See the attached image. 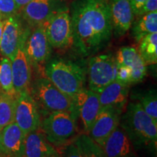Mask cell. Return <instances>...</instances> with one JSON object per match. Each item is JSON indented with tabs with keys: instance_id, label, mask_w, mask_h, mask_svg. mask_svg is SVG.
I'll return each mask as SVG.
<instances>
[{
	"instance_id": "obj_1",
	"label": "cell",
	"mask_w": 157,
	"mask_h": 157,
	"mask_svg": "<svg viewBox=\"0 0 157 157\" xmlns=\"http://www.w3.org/2000/svg\"><path fill=\"white\" fill-rule=\"evenodd\" d=\"M69 13L76 52L87 58L105 49L113 36L109 0H74Z\"/></svg>"
},
{
	"instance_id": "obj_2",
	"label": "cell",
	"mask_w": 157,
	"mask_h": 157,
	"mask_svg": "<svg viewBox=\"0 0 157 157\" xmlns=\"http://www.w3.org/2000/svg\"><path fill=\"white\" fill-rule=\"evenodd\" d=\"M119 126L135 146L156 151L157 121L147 114L137 102H131L127 105L124 113L121 116Z\"/></svg>"
},
{
	"instance_id": "obj_3",
	"label": "cell",
	"mask_w": 157,
	"mask_h": 157,
	"mask_svg": "<svg viewBox=\"0 0 157 157\" xmlns=\"http://www.w3.org/2000/svg\"><path fill=\"white\" fill-rule=\"evenodd\" d=\"M44 75L59 90L73 99L85 88L86 70L71 60L62 58L50 60L45 65Z\"/></svg>"
},
{
	"instance_id": "obj_4",
	"label": "cell",
	"mask_w": 157,
	"mask_h": 157,
	"mask_svg": "<svg viewBox=\"0 0 157 157\" xmlns=\"http://www.w3.org/2000/svg\"><path fill=\"white\" fill-rule=\"evenodd\" d=\"M29 92L40 114L42 113L45 117L51 113L65 111L78 117L73 98L62 93L45 76H39L31 82Z\"/></svg>"
},
{
	"instance_id": "obj_5",
	"label": "cell",
	"mask_w": 157,
	"mask_h": 157,
	"mask_svg": "<svg viewBox=\"0 0 157 157\" xmlns=\"http://www.w3.org/2000/svg\"><path fill=\"white\" fill-rule=\"evenodd\" d=\"M76 119L71 113L65 111L51 113L41 120L40 129L52 146L61 147L73 140L77 131Z\"/></svg>"
},
{
	"instance_id": "obj_6",
	"label": "cell",
	"mask_w": 157,
	"mask_h": 157,
	"mask_svg": "<svg viewBox=\"0 0 157 157\" xmlns=\"http://www.w3.org/2000/svg\"><path fill=\"white\" fill-rule=\"evenodd\" d=\"M117 63L112 54H100L91 56L86 69V78L89 89L99 93L106 86L115 81Z\"/></svg>"
},
{
	"instance_id": "obj_7",
	"label": "cell",
	"mask_w": 157,
	"mask_h": 157,
	"mask_svg": "<svg viewBox=\"0 0 157 157\" xmlns=\"http://www.w3.org/2000/svg\"><path fill=\"white\" fill-rule=\"evenodd\" d=\"M25 51L31 68L44 76L45 65L50 60L52 48L47 37L44 25L31 29L25 42Z\"/></svg>"
},
{
	"instance_id": "obj_8",
	"label": "cell",
	"mask_w": 157,
	"mask_h": 157,
	"mask_svg": "<svg viewBox=\"0 0 157 157\" xmlns=\"http://www.w3.org/2000/svg\"><path fill=\"white\" fill-rule=\"evenodd\" d=\"M68 8L64 0H33L19 11L31 29L44 25L58 13Z\"/></svg>"
},
{
	"instance_id": "obj_9",
	"label": "cell",
	"mask_w": 157,
	"mask_h": 157,
	"mask_svg": "<svg viewBox=\"0 0 157 157\" xmlns=\"http://www.w3.org/2000/svg\"><path fill=\"white\" fill-rule=\"evenodd\" d=\"M30 31L31 28L25 24L19 13L3 19V32L0 44L2 57L13 60L20 44Z\"/></svg>"
},
{
	"instance_id": "obj_10",
	"label": "cell",
	"mask_w": 157,
	"mask_h": 157,
	"mask_svg": "<svg viewBox=\"0 0 157 157\" xmlns=\"http://www.w3.org/2000/svg\"><path fill=\"white\" fill-rule=\"evenodd\" d=\"M47 37L52 48L63 50L73 45V29L69 7L56 14L44 24Z\"/></svg>"
},
{
	"instance_id": "obj_11",
	"label": "cell",
	"mask_w": 157,
	"mask_h": 157,
	"mask_svg": "<svg viewBox=\"0 0 157 157\" xmlns=\"http://www.w3.org/2000/svg\"><path fill=\"white\" fill-rule=\"evenodd\" d=\"M41 120L39 109L30 92L25 91L16 95L14 121L24 135L40 128Z\"/></svg>"
},
{
	"instance_id": "obj_12",
	"label": "cell",
	"mask_w": 157,
	"mask_h": 157,
	"mask_svg": "<svg viewBox=\"0 0 157 157\" xmlns=\"http://www.w3.org/2000/svg\"><path fill=\"white\" fill-rule=\"evenodd\" d=\"M121 111L111 108H101L87 135L102 147L108 137L119 125Z\"/></svg>"
},
{
	"instance_id": "obj_13",
	"label": "cell",
	"mask_w": 157,
	"mask_h": 157,
	"mask_svg": "<svg viewBox=\"0 0 157 157\" xmlns=\"http://www.w3.org/2000/svg\"><path fill=\"white\" fill-rule=\"evenodd\" d=\"M27 36L21 43L14 58L11 60L13 87L16 95L29 91L31 84L32 68L24 48Z\"/></svg>"
},
{
	"instance_id": "obj_14",
	"label": "cell",
	"mask_w": 157,
	"mask_h": 157,
	"mask_svg": "<svg viewBox=\"0 0 157 157\" xmlns=\"http://www.w3.org/2000/svg\"><path fill=\"white\" fill-rule=\"evenodd\" d=\"M84 130L87 134L101 109L98 94L84 88L74 98Z\"/></svg>"
},
{
	"instance_id": "obj_15",
	"label": "cell",
	"mask_w": 157,
	"mask_h": 157,
	"mask_svg": "<svg viewBox=\"0 0 157 157\" xmlns=\"http://www.w3.org/2000/svg\"><path fill=\"white\" fill-rule=\"evenodd\" d=\"M113 35L119 38L124 36L130 29L135 20L130 0H109Z\"/></svg>"
},
{
	"instance_id": "obj_16",
	"label": "cell",
	"mask_w": 157,
	"mask_h": 157,
	"mask_svg": "<svg viewBox=\"0 0 157 157\" xmlns=\"http://www.w3.org/2000/svg\"><path fill=\"white\" fill-rule=\"evenodd\" d=\"M25 137L15 121L4 127L0 137V157L23 156Z\"/></svg>"
},
{
	"instance_id": "obj_17",
	"label": "cell",
	"mask_w": 157,
	"mask_h": 157,
	"mask_svg": "<svg viewBox=\"0 0 157 157\" xmlns=\"http://www.w3.org/2000/svg\"><path fill=\"white\" fill-rule=\"evenodd\" d=\"M117 66L129 68L132 71V84L143 81L147 73V65L137 52L136 48L130 46L122 47L115 56Z\"/></svg>"
},
{
	"instance_id": "obj_18",
	"label": "cell",
	"mask_w": 157,
	"mask_h": 157,
	"mask_svg": "<svg viewBox=\"0 0 157 157\" xmlns=\"http://www.w3.org/2000/svg\"><path fill=\"white\" fill-rule=\"evenodd\" d=\"M23 157H60V154L39 128L25 135Z\"/></svg>"
},
{
	"instance_id": "obj_19",
	"label": "cell",
	"mask_w": 157,
	"mask_h": 157,
	"mask_svg": "<svg viewBox=\"0 0 157 157\" xmlns=\"http://www.w3.org/2000/svg\"><path fill=\"white\" fill-rule=\"evenodd\" d=\"M129 87L117 81H113L98 93L101 108H111L121 113L127 106Z\"/></svg>"
},
{
	"instance_id": "obj_20",
	"label": "cell",
	"mask_w": 157,
	"mask_h": 157,
	"mask_svg": "<svg viewBox=\"0 0 157 157\" xmlns=\"http://www.w3.org/2000/svg\"><path fill=\"white\" fill-rule=\"evenodd\" d=\"M101 148L105 157H135L132 143L119 125L108 137Z\"/></svg>"
},
{
	"instance_id": "obj_21",
	"label": "cell",
	"mask_w": 157,
	"mask_h": 157,
	"mask_svg": "<svg viewBox=\"0 0 157 157\" xmlns=\"http://www.w3.org/2000/svg\"><path fill=\"white\" fill-rule=\"evenodd\" d=\"M130 29L132 36L137 43L147 35L157 32V12L135 17Z\"/></svg>"
},
{
	"instance_id": "obj_22",
	"label": "cell",
	"mask_w": 157,
	"mask_h": 157,
	"mask_svg": "<svg viewBox=\"0 0 157 157\" xmlns=\"http://www.w3.org/2000/svg\"><path fill=\"white\" fill-rule=\"evenodd\" d=\"M137 49L147 66L157 63V32L144 36L138 42Z\"/></svg>"
},
{
	"instance_id": "obj_23",
	"label": "cell",
	"mask_w": 157,
	"mask_h": 157,
	"mask_svg": "<svg viewBox=\"0 0 157 157\" xmlns=\"http://www.w3.org/2000/svg\"><path fill=\"white\" fill-rule=\"evenodd\" d=\"M15 97L0 89V131L14 121Z\"/></svg>"
},
{
	"instance_id": "obj_24",
	"label": "cell",
	"mask_w": 157,
	"mask_h": 157,
	"mask_svg": "<svg viewBox=\"0 0 157 157\" xmlns=\"http://www.w3.org/2000/svg\"><path fill=\"white\" fill-rule=\"evenodd\" d=\"M0 89L12 96H16L13 87L11 60L5 57L0 60Z\"/></svg>"
},
{
	"instance_id": "obj_25",
	"label": "cell",
	"mask_w": 157,
	"mask_h": 157,
	"mask_svg": "<svg viewBox=\"0 0 157 157\" xmlns=\"http://www.w3.org/2000/svg\"><path fill=\"white\" fill-rule=\"evenodd\" d=\"M135 98L147 114L157 121V94L154 89L135 94Z\"/></svg>"
},
{
	"instance_id": "obj_26",
	"label": "cell",
	"mask_w": 157,
	"mask_h": 157,
	"mask_svg": "<svg viewBox=\"0 0 157 157\" xmlns=\"http://www.w3.org/2000/svg\"><path fill=\"white\" fill-rule=\"evenodd\" d=\"M74 142L81 149L84 157H105L101 147L85 133L76 137Z\"/></svg>"
},
{
	"instance_id": "obj_27",
	"label": "cell",
	"mask_w": 157,
	"mask_h": 157,
	"mask_svg": "<svg viewBox=\"0 0 157 157\" xmlns=\"http://www.w3.org/2000/svg\"><path fill=\"white\" fill-rule=\"evenodd\" d=\"M19 13L15 0H0V14L2 20Z\"/></svg>"
},
{
	"instance_id": "obj_28",
	"label": "cell",
	"mask_w": 157,
	"mask_h": 157,
	"mask_svg": "<svg viewBox=\"0 0 157 157\" xmlns=\"http://www.w3.org/2000/svg\"><path fill=\"white\" fill-rule=\"evenodd\" d=\"M116 81L129 86L132 84V71L127 66H117Z\"/></svg>"
},
{
	"instance_id": "obj_29",
	"label": "cell",
	"mask_w": 157,
	"mask_h": 157,
	"mask_svg": "<svg viewBox=\"0 0 157 157\" xmlns=\"http://www.w3.org/2000/svg\"><path fill=\"white\" fill-rule=\"evenodd\" d=\"M65 157H84L83 153L75 143H68L64 152Z\"/></svg>"
},
{
	"instance_id": "obj_30",
	"label": "cell",
	"mask_w": 157,
	"mask_h": 157,
	"mask_svg": "<svg viewBox=\"0 0 157 157\" xmlns=\"http://www.w3.org/2000/svg\"><path fill=\"white\" fill-rule=\"evenodd\" d=\"M154 12H157V0H147L137 16H140L147 13H154Z\"/></svg>"
},
{
	"instance_id": "obj_31",
	"label": "cell",
	"mask_w": 157,
	"mask_h": 157,
	"mask_svg": "<svg viewBox=\"0 0 157 157\" xmlns=\"http://www.w3.org/2000/svg\"><path fill=\"white\" fill-rule=\"evenodd\" d=\"M147 0H130L133 11H134L135 16L137 17L140 13L141 8Z\"/></svg>"
},
{
	"instance_id": "obj_32",
	"label": "cell",
	"mask_w": 157,
	"mask_h": 157,
	"mask_svg": "<svg viewBox=\"0 0 157 157\" xmlns=\"http://www.w3.org/2000/svg\"><path fill=\"white\" fill-rule=\"evenodd\" d=\"M31 1H33V0H15L17 8L19 9V11L21 10V9H22L24 6L26 5L27 4L31 2Z\"/></svg>"
},
{
	"instance_id": "obj_33",
	"label": "cell",
	"mask_w": 157,
	"mask_h": 157,
	"mask_svg": "<svg viewBox=\"0 0 157 157\" xmlns=\"http://www.w3.org/2000/svg\"><path fill=\"white\" fill-rule=\"evenodd\" d=\"M2 32H3V20H0V44H1Z\"/></svg>"
},
{
	"instance_id": "obj_34",
	"label": "cell",
	"mask_w": 157,
	"mask_h": 157,
	"mask_svg": "<svg viewBox=\"0 0 157 157\" xmlns=\"http://www.w3.org/2000/svg\"><path fill=\"white\" fill-rule=\"evenodd\" d=\"M0 20H2V17L1 14H0Z\"/></svg>"
},
{
	"instance_id": "obj_35",
	"label": "cell",
	"mask_w": 157,
	"mask_h": 157,
	"mask_svg": "<svg viewBox=\"0 0 157 157\" xmlns=\"http://www.w3.org/2000/svg\"><path fill=\"white\" fill-rule=\"evenodd\" d=\"M0 137H1V131H0Z\"/></svg>"
},
{
	"instance_id": "obj_36",
	"label": "cell",
	"mask_w": 157,
	"mask_h": 157,
	"mask_svg": "<svg viewBox=\"0 0 157 157\" xmlns=\"http://www.w3.org/2000/svg\"><path fill=\"white\" fill-rule=\"evenodd\" d=\"M19 157H23V156H19Z\"/></svg>"
}]
</instances>
